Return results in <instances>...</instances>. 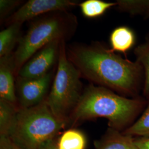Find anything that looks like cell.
Returning <instances> with one entry per match:
<instances>
[{"instance_id": "cell-1", "label": "cell", "mask_w": 149, "mask_h": 149, "mask_svg": "<svg viewBox=\"0 0 149 149\" xmlns=\"http://www.w3.org/2000/svg\"><path fill=\"white\" fill-rule=\"evenodd\" d=\"M66 53L82 77L91 84L133 98L143 89L144 73L141 65L123 58L99 42L71 45Z\"/></svg>"}, {"instance_id": "cell-2", "label": "cell", "mask_w": 149, "mask_h": 149, "mask_svg": "<svg viewBox=\"0 0 149 149\" xmlns=\"http://www.w3.org/2000/svg\"><path fill=\"white\" fill-rule=\"evenodd\" d=\"M143 99L128 98L105 87L91 84L83 92L69 118L72 125L98 118H106L109 128L120 131L127 127L141 111Z\"/></svg>"}, {"instance_id": "cell-3", "label": "cell", "mask_w": 149, "mask_h": 149, "mask_svg": "<svg viewBox=\"0 0 149 149\" xmlns=\"http://www.w3.org/2000/svg\"><path fill=\"white\" fill-rule=\"evenodd\" d=\"M67 123L56 117L47 99L37 106L19 108L8 137L23 149H47Z\"/></svg>"}, {"instance_id": "cell-4", "label": "cell", "mask_w": 149, "mask_h": 149, "mask_svg": "<svg viewBox=\"0 0 149 149\" xmlns=\"http://www.w3.org/2000/svg\"><path fill=\"white\" fill-rule=\"evenodd\" d=\"M67 11L48 13L32 21L13 53L16 77L22 67L42 48L56 40H66L73 35L77 27V18Z\"/></svg>"}, {"instance_id": "cell-5", "label": "cell", "mask_w": 149, "mask_h": 149, "mask_svg": "<svg viewBox=\"0 0 149 149\" xmlns=\"http://www.w3.org/2000/svg\"><path fill=\"white\" fill-rule=\"evenodd\" d=\"M80 71L68 58L65 41L61 43L58 67L47 98L54 114L66 123L82 95Z\"/></svg>"}, {"instance_id": "cell-6", "label": "cell", "mask_w": 149, "mask_h": 149, "mask_svg": "<svg viewBox=\"0 0 149 149\" xmlns=\"http://www.w3.org/2000/svg\"><path fill=\"white\" fill-rule=\"evenodd\" d=\"M54 70L36 78L17 76L16 96L18 107L27 108L37 106L47 98L49 90L54 77Z\"/></svg>"}, {"instance_id": "cell-7", "label": "cell", "mask_w": 149, "mask_h": 149, "mask_svg": "<svg viewBox=\"0 0 149 149\" xmlns=\"http://www.w3.org/2000/svg\"><path fill=\"white\" fill-rule=\"evenodd\" d=\"M72 0H29L7 19V24L24 22L58 11H68L78 5Z\"/></svg>"}, {"instance_id": "cell-8", "label": "cell", "mask_w": 149, "mask_h": 149, "mask_svg": "<svg viewBox=\"0 0 149 149\" xmlns=\"http://www.w3.org/2000/svg\"><path fill=\"white\" fill-rule=\"evenodd\" d=\"M63 40H54L42 48L22 67L17 76L36 78L43 76L53 70L54 65L58 61Z\"/></svg>"}, {"instance_id": "cell-9", "label": "cell", "mask_w": 149, "mask_h": 149, "mask_svg": "<svg viewBox=\"0 0 149 149\" xmlns=\"http://www.w3.org/2000/svg\"><path fill=\"white\" fill-rule=\"evenodd\" d=\"M13 53L0 58V98L17 105Z\"/></svg>"}, {"instance_id": "cell-10", "label": "cell", "mask_w": 149, "mask_h": 149, "mask_svg": "<svg viewBox=\"0 0 149 149\" xmlns=\"http://www.w3.org/2000/svg\"><path fill=\"white\" fill-rule=\"evenodd\" d=\"M95 149H139L132 136L109 128L100 140L95 143Z\"/></svg>"}, {"instance_id": "cell-11", "label": "cell", "mask_w": 149, "mask_h": 149, "mask_svg": "<svg viewBox=\"0 0 149 149\" xmlns=\"http://www.w3.org/2000/svg\"><path fill=\"white\" fill-rule=\"evenodd\" d=\"M109 42L110 49L112 52L125 54L135 44V33L128 26H119L112 31L109 36Z\"/></svg>"}, {"instance_id": "cell-12", "label": "cell", "mask_w": 149, "mask_h": 149, "mask_svg": "<svg viewBox=\"0 0 149 149\" xmlns=\"http://www.w3.org/2000/svg\"><path fill=\"white\" fill-rule=\"evenodd\" d=\"M22 24L15 22L11 23L0 32V58L9 56L21 39L20 33Z\"/></svg>"}, {"instance_id": "cell-13", "label": "cell", "mask_w": 149, "mask_h": 149, "mask_svg": "<svg viewBox=\"0 0 149 149\" xmlns=\"http://www.w3.org/2000/svg\"><path fill=\"white\" fill-rule=\"evenodd\" d=\"M19 107L0 98V135H8L12 127Z\"/></svg>"}, {"instance_id": "cell-14", "label": "cell", "mask_w": 149, "mask_h": 149, "mask_svg": "<svg viewBox=\"0 0 149 149\" xmlns=\"http://www.w3.org/2000/svg\"><path fill=\"white\" fill-rule=\"evenodd\" d=\"M136 61L143 68L144 73L143 94L149 98V35L146 40L134 49Z\"/></svg>"}, {"instance_id": "cell-15", "label": "cell", "mask_w": 149, "mask_h": 149, "mask_svg": "<svg viewBox=\"0 0 149 149\" xmlns=\"http://www.w3.org/2000/svg\"><path fill=\"white\" fill-rule=\"evenodd\" d=\"M83 16L87 18H96L103 15L113 7L117 6V3L102 0H86L79 4Z\"/></svg>"}, {"instance_id": "cell-16", "label": "cell", "mask_w": 149, "mask_h": 149, "mask_svg": "<svg viewBox=\"0 0 149 149\" xmlns=\"http://www.w3.org/2000/svg\"><path fill=\"white\" fill-rule=\"evenodd\" d=\"M116 3L119 11L149 18V0H117Z\"/></svg>"}, {"instance_id": "cell-17", "label": "cell", "mask_w": 149, "mask_h": 149, "mask_svg": "<svg viewBox=\"0 0 149 149\" xmlns=\"http://www.w3.org/2000/svg\"><path fill=\"white\" fill-rule=\"evenodd\" d=\"M86 139L83 133L72 129L65 131L60 138L57 149H85Z\"/></svg>"}, {"instance_id": "cell-18", "label": "cell", "mask_w": 149, "mask_h": 149, "mask_svg": "<svg viewBox=\"0 0 149 149\" xmlns=\"http://www.w3.org/2000/svg\"><path fill=\"white\" fill-rule=\"evenodd\" d=\"M123 134L129 136L149 137V103L138 120L127 128Z\"/></svg>"}, {"instance_id": "cell-19", "label": "cell", "mask_w": 149, "mask_h": 149, "mask_svg": "<svg viewBox=\"0 0 149 149\" xmlns=\"http://www.w3.org/2000/svg\"><path fill=\"white\" fill-rule=\"evenodd\" d=\"M21 1L17 0H1L0 1V18L1 21L6 19L17 6L21 3Z\"/></svg>"}, {"instance_id": "cell-20", "label": "cell", "mask_w": 149, "mask_h": 149, "mask_svg": "<svg viewBox=\"0 0 149 149\" xmlns=\"http://www.w3.org/2000/svg\"><path fill=\"white\" fill-rule=\"evenodd\" d=\"M0 149H23L15 144L8 135H0Z\"/></svg>"}, {"instance_id": "cell-21", "label": "cell", "mask_w": 149, "mask_h": 149, "mask_svg": "<svg viewBox=\"0 0 149 149\" xmlns=\"http://www.w3.org/2000/svg\"><path fill=\"white\" fill-rule=\"evenodd\" d=\"M134 140L139 149H149V137L140 138Z\"/></svg>"}, {"instance_id": "cell-22", "label": "cell", "mask_w": 149, "mask_h": 149, "mask_svg": "<svg viewBox=\"0 0 149 149\" xmlns=\"http://www.w3.org/2000/svg\"><path fill=\"white\" fill-rule=\"evenodd\" d=\"M47 149H57V145H55V144H54L52 146L49 148Z\"/></svg>"}]
</instances>
